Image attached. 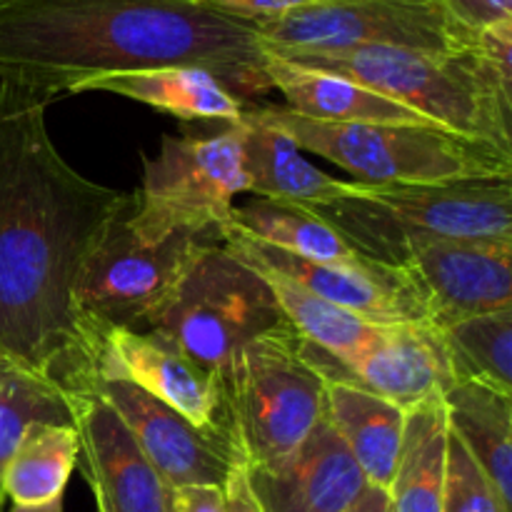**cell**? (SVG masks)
Instances as JSON below:
<instances>
[{"label": "cell", "mask_w": 512, "mask_h": 512, "mask_svg": "<svg viewBox=\"0 0 512 512\" xmlns=\"http://www.w3.org/2000/svg\"><path fill=\"white\" fill-rule=\"evenodd\" d=\"M243 170L248 178V193L253 198L298 208H323L338 198L343 180L315 168L303 150L285 133L260 120L245 105L243 113Z\"/></svg>", "instance_id": "d6986e66"}, {"label": "cell", "mask_w": 512, "mask_h": 512, "mask_svg": "<svg viewBox=\"0 0 512 512\" xmlns=\"http://www.w3.org/2000/svg\"><path fill=\"white\" fill-rule=\"evenodd\" d=\"M313 213L368 258L403 265L425 240H512V178L445 185L343 180L338 198Z\"/></svg>", "instance_id": "277c9868"}, {"label": "cell", "mask_w": 512, "mask_h": 512, "mask_svg": "<svg viewBox=\"0 0 512 512\" xmlns=\"http://www.w3.org/2000/svg\"><path fill=\"white\" fill-rule=\"evenodd\" d=\"M305 348L328 380L353 383L403 410L443 395L455 383L440 330L430 323L380 328L378 338L345 363L308 343Z\"/></svg>", "instance_id": "2e32d148"}, {"label": "cell", "mask_w": 512, "mask_h": 512, "mask_svg": "<svg viewBox=\"0 0 512 512\" xmlns=\"http://www.w3.org/2000/svg\"><path fill=\"white\" fill-rule=\"evenodd\" d=\"M403 268L418 285L435 328L512 310V240H425L410 250Z\"/></svg>", "instance_id": "9a60e30c"}, {"label": "cell", "mask_w": 512, "mask_h": 512, "mask_svg": "<svg viewBox=\"0 0 512 512\" xmlns=\"http://www.w3.org/2000/svg\"><path fill=\"white\" fill-rule=\"evenodd\" d=\"M205 8L223 13L228 18L248 20V23H263V20H275L280 15L295 13L308 5L325 3V0H195Z\"/></svg>", "instance_id": "4dcf8cb0"}, {"label": "cell", "mask_w": 512, "mask_h": 512, "mask_svg": "<svg viewBox=\"0 0 512 512\" xmlns=\"http://www.w3.org/2000/svg\"><path fill=\"white\" fill-rule=\"evenodd\" d=\"M348 512H390L388 493H385L383 488L368 485V488L360 493V498L350 505Z\"/></svg>", "instance_id": "836d02e7"}, {"label": "cell", "mask_w": 512, "mask_h": 512, "mask_svg": "<svg viewBox=\"0 0 512 512\" xmlns=\"http://www.w3.org/2000/svg\"><path fill=\"white\" fill-rule=\"evenodd\" d=\"M240 193H248L240 125L210 138L165 135L158 155L143 160V185L133 193L128 228L143 240L223 230Z\"/></svg>", "instance_id": "ba28073f"}, {"label": "cell", "mask_w": 512, "mask_h": 512, "mask_svg": "<svg viewBox=\"0 0 512 512\" xmlns=\"http://www.w3.org/2000/svg\"><path fill=\"white\" fill-rule=\"evenodd\" d=\"M35 423L73 425L65 390L53 375L20 368L0 358V508H3V473L15 448Z\"/></svg>", "instance_id": "4316f807"}, {"label": "cell", "mask_w": 512, "mask_h": 512, "mask_svg": "<svg viewBox=\"0 0 512 512\" xmlns=\"http://www.w3.org/2000/svg\"><path fill=\"white\" fill-rule=\"evenodd\" d=\"M178 65L243 100L273 90L255 25L195 0H0V83L50 103L90 80Z\"/></svg>", "instance_id": "7a4b0ae2"}, {"label": "cell", "mask_w": 512, "mask_h": 512, "mask_svg": "<svg viewBox=\"0 0 512 512\" xmlns=\"http://www.w3.org/2000/svg\"><path fill=\"white\" fill-rule=\"evenodd\" d=\"M438 5L470 33L512 20V0H438Z\"/></svg>", "instance_id": "f546056e"}, {"label": "cell", "mask_w": 512, "mask_h": 512, "mask_svg": "<svg viewBox=\"0 0 512 512\" xmlns=\"http://www.w3.org/2000/svg\"><path fill=\"white\" fill-rule=\"evenodd\" d=\"M270 53L343 75L443 130L512 153V20L475 33L470 48L455 55L405 48Z\"/></svg>", "instance_id": "3957f363"}, {"label": "cell", "mask_w": 512, "mask_h": 512, "mask_svg": "<svg viewBox=\"0 0 512 512\" xmlns=\"http://www.w3.org/2000/svg\"><path fill=\"white\" fill-rule=\"evenodd\" d=\"M218 238L220 230H208L143 240L128 228L125 213L85 265L78 285L80 320L145 330L173 298L200 250Z\"/></svg>", "instance_id": "8fae6325"}, {"label": "cell", "mask_w": 512, "mask_h": 512, "mask_svg": "<svg viewBox=\"0 0 512 512\" xmlns=\"http://www.w3.org/2000/svg\"><path fill=\"white\" fill-rule=\"evenodd\" d=\"M70 380L90 385L113 405L143 448L145 458L173 490L188 485H213L223 490L235 465L245 463L233 438L195 428L178 410L128 380L65 378L58 383Z\"/></svg>", "instance_id": "4fadbf2b"}, {"label": "cell", "mask_w": 512, "mask_h": 512, "mask_svg": "<svg viewBox=\"0 0 512 512\" xmlns=\"http://www.w3.org/2000/svg\"><path fill=\"white\" fill-rule=\"evenodd\" d=\"M0 358H3V355H0Z\"/></svg>", "instance_id": "d590c367"}, {"label": "cell", "mask_w": 512, "mask_h": 512, "mask_svg": "<svg viewBox=\"0 0 512 512\" xmlns=\"http://www.w3.org/2000/svg\"><path fill=\"white\" fill-rule=\"evenodd\" d=\"M223 493H225V510L228 512H260L253 493H250L248 475H245V463L235 465L228 483H225Z\"/></svg>", "instance_id": "d6a6232c"}, {"label": "cell", "mask_w": 512, "mask_h": 512, "mask_svg": "<svg viewBox=\"0 0 512 512\" xmlns=\"http://www.w3.org/2000/svg\"><path fill=\"white\" fill-rule=\"evenodd\" d=\"M48 105L0 83V355L55 378L78 350L85 265L133 195L93 183L60 155Z\"/></svg>", "instance_id": "6da1fadb"}, {"label": "cell", "mask_w": 512, "mask_h": 512, "mask_svg": "<svg viewBox=\"0 0 512 512\" xmlns=\"http://www.w3.org/2000/svg\"><path fill=\"white\" fill-rule=\"evenodd\" d=\"M248 265V263H245ZM260 278L268 283L270 293L275 295L280 313L288 320L290 328L300 335L308 345L323 350L338 363H345L355 353L373 343L380 333V325L365 323L345 310L335 308L328 300L318 298L315 293L305 290L295 280L275 273L270 268L250 265Z\"/></svg>", "instance_id": "484cf974"}, {"label": "cell", "mask_w": 512, "mask_h": 512, "mask_svg": "<svg viewBox=\"0 0 512 512\" xmlns=\"http://www.w3.org/2000/svg\"><path fill=\"white\" fill-rule=\"evenodd\" d=\"M175 512H228L225 493L213 485H188L173 490Z\"/></svg>", "instance_id": "1f68e13d"}, {"label": "cell", "mask_w": 512, "mask_h": 512, "mask_svg": "<svg viewBox=\"0 0 512 512\" xmlns=\"http://www.w3.org/2000/svg\"><path fill=\"white\" fill-rule=\"evenodd\" d=\"M260 512H348L368 480L328 420L290 455L268 465H245Z\"/></svg>", "instance_id": "e0dca14e"}, {"label": "cell", "mask_w": 512, "mask_h": 512, "mask_svg": "<svg viewBox=\"0 0 512 512\" xmlns=\"http://www.w3.org/2000/svg\"><path fill=\"white\" fill-rule=\"evenodd\" d=\"M448 455L443 395L405 410L403 445L388 485L390 512H440Z\"/></svg>", "instance_id": "cb8c5ba5"}, {"label": "cell", "mask_w": 512, "mask_h": 512, "mask_svg": "<svg viewBox=\"0 0 512 512\" xmlns=\"http://www.w3.org/2000/svg\"><path fill=\"white\" fill-rule=\"evenodd\" d=\"M323 418L350 450L368 485L388 490L403 445L405 410L353 383L328 380Z\"/></svg>", "instance_id": "44dd1931"}, {"label": "cell", "mask_w": 512, "mask_h": 512, "mask_svg": "<svg viewBox=\"0 0 512 512\" xmlns=\"http://www.w3.org/2000/svg\"><path fill=\"white\" fill-rule=\"evenodd\" d=\"M223 385L230 433L245 465L285 458L323 420L328 380L288 323L243 345Z\"/></svg>", "instance_id": "8992f818"}, {"label": "cell", "mask_w": 512, "mask_h": 512, "mask_svg": "<svg viewBox=\"0 0 512 512\" xmlns=\"http://www.w3.org/2000/svg\"><path fill=\"white\" fill-rule=\"evenodd\" d=\"M65 378L128 380L178 410L195 428L233 438L223 378L200 368L173 340L155 330L115 328L85 320L80 325L78 350L55 375V380Z\"/></svg>", "instance_id": "9c48e42d"}, {"label": "cell", "mask_w": 512, "mask_h": 512, "mask_svg": "<svg viewBox=\"0 0 512 512\" xmlns=\"http://www.w3.org/2000/svg\"><path fill=\"white\" fill-rule=\"evenodd\" d=\"M78 453L73 425H30L5 465L3 498L13 505H43L63 498Z\"/></svg>", "instance_id": "d4e9b609"}, {"label": "cell", "mask_w": 512, "mask_h": 512, "mask_svg": "<svg viewBox=\"0 0 512 512\" xmlns=\"http://www.w3.org/2000/svg\"><path fill=\"white\" fill-rule=\"evenodd\" d=\"M93 90L135 100V103H143L160 113L185 120V123L190 120L213 123L215 120V123L240 125L245 105H248L233 90L225 88L213 73L200 68H185V65L108 75V78L83 83L73 95L93 93Z\"/></svg>", "instance_id": "ffe728a7"}, {"label": "cell", "mask_w": 512, "mask_h": 512, "mask_svg": "<svg viewBox=\"0 0 512 512\" xmlns=\"http://www.w3.org/2000/svg\"><path fill=\"white\" fill-rule=\"evenodd\" d=\"M220 240L243 263L275 270L365 323L380 325V328L430 323L423 295L403 265L345 268V265L313 263V260L258 243L230 228L220 230Z\"/></svg>", "instance_id": "5bb4252c"}, {"label": "cell", "mask_w": 512, "mask_h": 512, "mask_svg": "<svg viewBox=\"0 0 512 512\" xmlns=\"http://www.w3.org/2000/svg\"><path fill=\"white\" fill-rule=\"evenodd\" d=\"M225 228L248 235L270 248L283 250V253L313 260V263L345 265V268L385 265L360 253L313 210L298 208V205L253 198L243 205H233Z\"/></svg>", "instance_id": "603a6c76"}, {"label": "cell", "mask_w": 512, "mask_h": 512, "mask_svg": "<svg viewBox=\"0 0 512 512\" xmlns=\"http://www.w3.org/2000/svg\"><path fill=\"white\" fill-rule=\"evenodd\" d=\"M78 435L85 480L100 512H175L173 488L145 458L113 405L85 383H60Z\"/></svg>", "instance_id": "7c38bea8"}, {"label": "cell", "mask_w": 512, "mask_h": 512, "mask_svg": "<svg viewBox=\"0 0 512 512\" xmlns=\"http://www.w3.org/2000/svg\"><path fill=\"white\" fill-rule=\"evenodd\" d=\"M285 323L268 283L218 238L200 250L145 330L163 333L200 368L223 378L243 345Z\"/></svg>", "instance_id": "52a82bcc"}, {"label": "cell", "mask_w": 512, "mask_h": 512, "mask_svg": "<svg viewBox=\"0 0 512 512\" xmlns=\"http://www.w3.org/2000/svg\"><path fill=\"white\" fill-rule=\"evenodd\" d=\"M265 73L270 85L285 98V105L305 118L323 123H383V125H423L430 123L415 110L395 103L393 98L375 93L343 75L308 68L265 48Z\"/></svg>", "instance_id": "ac0fdd59"}, {"label": "cell", "mask_w": 512, "mask_h": 512, "mask_svg": "<svg viewBox=\"0 0 512 512\" xmlns=\"http://www.w3.org/2000/svg\"><path fill=\"white\" fill-rule=\"evenodd\" d=\"M440 512H510L485 478L473 455L463 448L448 430V455H445V488Z\"/></svg>", "instance_id": "f1b7e54d"}, {"label": "cell", "mask_w": 512, "mask_h": 512, "mask_svg": "<svg viewBox=\"0 0 512 512\" xmlns=\"http://www.w3.org/2000/svg\"><path fill=\"white\" fill-rule=\"evenodd\" d=\"M443 403L448 430L512 512V395L473 380H455L443 393Z\"/></svg>", "instance_id": "7402d4cb"}, {"label": "cell", "mask_w": 512, "mask_h": 512, "mask_svg": "<svg viewBox=\"0 0 512 512\" xmlns=\"http://www.w3.org/2000/svg\"><path fill=\"white\" fill-rule=\"evenodd\" d=\"M300 150L348 170L355 183L445 185L512 178V153L443 128L383 123H323L288 105H250Z\"/></svg>", "instance_id": "5b68a950"}, {"label": "cell", "mask_w": 512, "mask_h": 512, "mask_svg": "<svg viewBox=\"0 0 512 512\" xmlns=\"http://www.w3.org/2000/svg\"><path fill=\"white\" fill-rule=\"evenodd\" d=\"M438 330L455 380L512 395V310L475 315Z\"/></svg>", "instance_id": "83f0119b"}, {"label": "cell", "mask_w": 512, "mask_h": 512, "mask_svg": "<svg viewBox=\"0 0 512 512\" xmlns=\"http://www.w3.org/2000/svg\"><path fill=\"white\" fill-rule=\"evenodd\" d=\"M255 30L268 50L405 48L455 55L475 38L438 0H325L255 23Z\"/></svg>", "instance_id": "30bf717a"}, {"label": "cell", "mask_w": 512, "mask_h": 512, "mask_svg": "<svg viewBox=\"0 0 512 512\" xmlns=\"http://www.w3.org/2000/svg\"><path fill=\"white\" fill-rule=\"evenodd\" d=\"M10 512H63V498L43 505H13Z\"/></svg>", "instance_id": "e575fe53"}]
</instances>
